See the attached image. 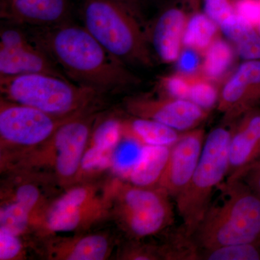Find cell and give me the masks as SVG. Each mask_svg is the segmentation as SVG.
I'll return each mask as SVG.
<instances>
[{
    "label": "cell",
    "instance_id": "obj_20",
    "mask_svg": "<svg viewBox=\"0 0 260 260\" xmlns=\"http://www.w3.org/2000/svg\"><path fill=\"white\" fill-rule=\"evenodd\" d=\"M223 34L234 43L238 54L243 59H260V35L245 20L240 17L234 19L224 29Z\"/></svg>",
    "mask_w": 260,
    "mask_h": 260
},
{
    "label": "cell",
    "instance_id": "obj_22",
    "mask_svg": "<svg viewBox=\"0 0 260 260\" xmlns=\"http://www.w3.org/2000/svg\"><path fill=\"white\" fill-rule=\"evenodd\" d=\"M144 146L134 138L122 134L120 141L113 151L112 172L127 179L139 160Z\"/></svg>",
    "mask_w": 260,
    "mask_h": 260
},
{
    "label": "cell",
    "instance_id": "obj_33",
    "mask_svg": "<svg viewBox=\"0 0 260 260\" xmlns=\"http://www.w3.org/2000/svg\"><path fill=\"white\" fill-rule=\"evenodd\" d=\"M259 172L256 173L255 175H254V179H253V182H254L256 188H257L258 190H259L260 193V168L258 169Z\"/></svg>",
    "mask_w": 260,
    "mask_h": 260
},
{
    "label": "cell",
    "instance_id": "obj_12",
    "mask_svg": "<svg viewBox=\"0 0 260 260\" xmlns=\"http://www.w3.org/2000/svg\"><path fill=\"white\" fill-rule=\"evenodd\" d=\"M1 18L13 23L45 28L68 23V0H1Z\"/></svg>",
    "mask_w": 260,
    "mask_h": 260
},
{
    "label": "cell",
    "instance_id": "obj_6",
    "mask_svg": "<svg viewBox=\"0 0 260 260\" xmlns=\"http://www.w3.org/2000/svg\"><path fill=\"white\" fill-rule=\"evenodd\" d=\"M231 133L217 127L205 138L204 146L194 174L180 194L175 198L183 231L191 237L211 204L214 189L221 184L229 169Z\"/></svg>",
    "mask_w": 260,
    "mask_h": 260
},
{
    "label": "cell",
    "instance_id": "obj_34",
    "mask_svg": "<svg viewBox=\"0 0 260 260\" xmlns=\"http://www.w3.org/2000/svg\"><path fill=\"white\" fill-rule=\"evenodd\" d=\"M259 23H260V22H259ZM259 30H260V27H259ZM259 32H260V30H259Z\"/></svg>",
    "mask_w": 260,
    "mask_h": 260
},
{
    "label": "cell",
    "instance_id": "obj_24",
    "mask_svg": "<svg viewBox=\"0 0 260 260\" xmlns=\"http://www.w3.org/2000/svg\"><path fill=\"white\" fill-rule=\"evenodd\" d=\"M122 137V122L114 117L104 119L95 124L90 140L89 146L113 153Z\"/></svg>",
    "mask_w": 260,
    "mask_h": 260
},
{
    "label": "cell",
    "instance_id": "obj_15",
    "mask_svg": "<svg viewBox=\"0 0 260 260\" xmlns=\"http://www.w3.org/2000/svg\"><path fill=\"white\" fill-rule=\"evenodd\" d=\"M186 23L184 13L177 8L166 10L157 20L152 32V44L164 62H172L179 58Z\"/></svg>",
    "mask_w": 260,
    "mask_h": 260
},
{
    "label": "cell",
    "instance_id": "obj_28",
    "mask_svg": "<svg viewBox=\"0 0 260 260\" xmlns=\"http://www.w3.org/2000/svg\"><path fill=\"white\" fill-rule=\"evenodd\" d=\"M122 259L131 260H167L165 246H150L134 244L126 246L121 251Z\"/></svg>",
    "mask_w": 260,
    "mask_h": 260
},
{
    "label": "cell",
    "instance_id": "obj_29",
    "mask_svg": "<svg viewBox=\"0 0 260 260\" xmlns=\"http://www.w3.org/2000/svg\"><path fill=\"white\" fill-rule=\"evenodd\" d=\"M205 14L218 25L236 13L231 0H203Z\"/></svg>",
    "mask_w": 260,
    "mask_h": 260
},
{
    "label": "cell",
    "instance_id": "obj_11",
    "mask_svg": "<svg viewBox=\"0 0 260 260\" xmlns=\"http://www.w3.org/2000/svg\"><path fill=\"white\" fill-rule=\"evenodd\" d=\"M205 138L202 129L189 130L181 135L171 147L169 160L157 187L174 198L180 194L198 167Z\"/></svg>",
    "mask_w": 260,
    "mask_h": 260
},
{
    "label": "cell",
    "instance_id": "obj_14",
    "mask_svg": "<svg viewBox=\"0 0 260 260\" xmlns=\"http://www.w3.org/2000/svg\"><path fill=\"white\" fill-rule=\"evenodd\" d=\"M44 251L49 259H107L112 254L113 241L104 233L56 237L48 239Z\"/></svg>",
    "mask_w": 260,
    "mask_h": 260
},
{
    "label": "cell",
    "instance_id": "obj_30",
    "mask_svg": "<svg viewBox=\"0 0 260 260\" xmlns=\"http://www.w3.org/2000/svg\"><path fill=\"white\" fill-rule=\"evenodd\" d=\"M164 87L166 91L174 99H189L190 90V80L182 76L169 77L164 80Z\"/></svg>",
    "mask_w": 260,
    "mask_h": 260
},
{
    "label": "cell",
    "instance_id": "obj_7",
    "mask_svg": "<svg viewBox=\"0 0 260 260\" xmlns=\"http://www.w3.org/2000/svg\"><path fill=\"white\" fill-rule=\"evenodd\" d=\"M169 195L157 186L112 182V210L116 221L135 239L155 235L169 226L174 211Z\"/></svg>",
    "mask_w": 260,
    "mask_h": 260
},
{
    "label": "cell",
    "instance_id": "obj_8",
    "mask_svg": "<svg viewBox=\"0 0 260 260\" xmlns=\"http://www.w3.org/2000/svg\"><path fill=\"white\" fill-rule=\"evenodd\" d=\"M78 115H51L34 108L2 98L0 103V140L1 153L3 154L1 158L3 160L2 166L24 152L42 145L52 136L63 123Z\"/></svg>",
    "mask_w": 260,
    "mask_h": 260
},
{
    "label": "cell",
    "instance_id": "obj_19",
    "mask_svg": "<svg viewBox=\"0 0 260 260\" xmlns=\"http://www.w3.org/2000/svg\"><path fill=\"white\" fill-rule=\"evenodd\" d=\"M122 134L134 138L143 145L168 147H172L181 135L158 121L140 117L122 122Z\"/></svg>",
    "mask_w": 260,
    "mask_h": 260
},
{
    "label": "cell",
    "instance_id": "obj_18",
    "mask_svg": "<svg viewBox=\"0 0 260 260\" xmlns=\"http://www.w3.org/2000/svg\"><path fill=\"white\" fill-rule=\"evenodd\" d=\"M171 147L145 145L138 162L128 177L130 184L153 187L157 184L169 160Z\"/></svg>",
    "mask_w": 260,
    "mask_h": 260
},
{
    "label": "cell",
    "instance_id": "obj_21",
    "mask_svg": "<svg viewBox=\"0 0 260 260\" xmlns=\"http://www.w3.org/2000/svg\"><path fill=\"white\" fill-rule=\"evenodd\" d=\"M217 26L206 15L197 13L186 23L182 44L197 51H206L214 41Z\"/></svg>",
    "mask_w": 260,
    "mask_h": 260
},
{
    "label": "cell",
    "instance_id": "obj_17",
    "mask_svg": "<svg viewBox=\"0 0 260 260\" xmlns=\"http://www.w3.org/2000/svg\"><path fill=\"white\" fill-rule=\"evenodd\" d=\"M260 83V61L248 60L239 67L224 85L219 109L229 116H235L245 100L249 87Z\"/></svg>",
    "mask_w": 260,
    "mask_h": 260
},
{
    "label": "cell",
    "instance_id": "obj_25",
    "mask_svg": "<svg viewBox=\"0 0 260 260\" xmlns=\"http://www.w3.org/2000/svg\"><path fill=\"white\" fill-rule=\"evenodd\" d=\"M254 242L249 244L222 246L212 250L203 251L200 254V259L207 260H258L260 254L257 249L253 245Z\"/></svg>",
    "mask_w": 260,
    "mask_h": 260
},
{
    "label": "cell",
    "instance_id": "obj_31",
    "mask_svg": "<svg viewBox=\"0 0 260 260\" xmlns=\"http://www.w3.org/2000/svg\"><path fill=\"white\" fill-rule=\"evenodd\" d=\"M234 9L239 17L251 25L259 23L260 0H237L234 3Z\"/></svg>",
    "mask_w": 260,
    "mask_h": 260
},
{
    "label": "cell",
    "instance_id": "obj_32",
    "mask_svg": "<svg viewBox=\"0 0 260 260\" xmlns=\"http://www.w3.org/2000/svg\"><path fill=\"white\" fill-rule=\"evenodd\" d=\"M200 59L197 50L186 47L178 58V68L184 74H192L199 68Z\"/></svg>",
    "mask_w": 260,
    "mask_h": 260
},
{
    "label": "cell",
    "instance_id": "obj_4",
    "mask_svg": "<svg viewBox=\"0 0 260 260\" xmlns=\"http://www.w3.org/2000/svg\"><path fill=\"white\" fill-rule=\"evenodd\" d=\"M0 90L7 100L56 116L89 112L101 93L65 78L44 73L1 76Z\"/></svg>",
    "mask_w": 260,
    "mask_h": 260
},
{
    "label": "cell",
    "instance_id": "obj_13",
    "mask_svg": "<svg viewBox=\"0 0 260 260\" xmlns=\"http://www.w3.org/2000/svg\"><path fill=\"white\" fill-rule=\"evenodd\" d=\"M112 183L105 194L88 203L60 211L47 213L42 229L47 234L82 232L112 213Z\"/></svg>",
    "mask_w": 260,
    "mask_h": 260
},
{
    "label": "cell",
    "instance_id": "obj_16",
    "mask_svg": "<svg viewBox=\"0 0 260 260\" xmlns=\"http://www.w3.org/2000/svg\"><path fill=\"white\" fill-rule=\"evenodd\" d=\"M260 148V116L241 123L231 133L229 142V177L236 175L252 160Z\"/></svg>",
    "mask_w": 260,
    "mask_h": 260
},
{
    "label": "cell",
    "instance_id": "obj_1",
    "mask_svg": "<svg viewBox=\"0 0 260 260\" xmlns=\"http://www.w3.org/2000/svg\"><path fill=\"white\" fill-rule=\"evenodd\" d=\"M30 39L78 84L99 93L131 83V75L85 27L68 23L36 28Z\"/></svg>",
    "mask_w": 260,
    "mask_h": 260
},
{
    "label": "cell",
    "instance_id": "obj_23",
    "mask_svg": "<svg viewBox=\"0 0 260 260\" xmlns=\"http://www.w3.org/2000/svg\"><path fill=\"white\" fill-rule=\"evenodd\" d=\"M234 60L231 46L221 39H215L207 49L203 61V73L210 80H218L226 73Z\"/></svg>",
    "mask_w": 260,
    "mask_h": 260
},
{
    "label": "cell",
    "instance_id": "obj_2",
    "mask_svg": "<svg viewBox=\"0 0 260 260\" xmlns=\"http://www.w3.org/2000/svg\"><path fill=\"white\" fill-rule=\"evenodd\" d=\"M95 119L90 111L72 118L47 141L5 162L4 168L12 174H34L61 186L75 185Z\"/></svg>",
    "mask_w": 260,
    "mask_h": 260
},
{
    "label": "cell",
    "instance_id": "obj_27",
    "mask_svg": "<svg viewBox=\"0 0 260 260\" xmlns=\"http://www.w3.org/2000/svg\"><path fill=\"white\" fill-rule=\"evenodd\" d=\"M21 236L13 234L0 227V259L20 260L25 259V250Z\"/></svg>",
    "mask_w": 260,
    "mask_h": 260
},
{
    "label": "cell",
    "instance_id": "obj_3",
    "mask_svg": "<svg viewBox=\"0 0 260 260\" xmlns=\"http://www.w3.org/2000/svg\"><path fill=\"white\" fill-rule=\"evenodd\" d=\"M221 186L220 198L210 204L191 236L200 254L222 246L253 243L260 236L259 198L246 191L239 179L229 178Z\"/></svg>",
    "mask_w": 260,
    "mask_h": 260
},
{
    "label": "cell",
    "instance_id": "obj_5",
    "mask_svg": "<svg viewBox=\"0 0 260 260\" xmlns=\"http://www.w3.org/2000/svg\"><path fill=\"white\" fill-rule=\"evenodd\" d=\"M84 27L114 57L148 61L133 0H84Z\"/></svg>",
    "mask_w": 260,
    "mask_h": 260
},
{
    "label": "cell",
    "instance_id": "obj_26",
    "mask_svg": "<svg viewBox=\"0 0 260 260\" xmlns=\"http://www.w3.org/2000/svg\"><path fill=\"white\" fill-rule=\"evenodd\" d=\"M188 100L191 101L205 110H208L214 107L218 102V92L215 87L206 80H191Z\"/></svg>",
    "mask_w": 260,
    "mask_h": 260
},
{
    "label": "cell",
    "instance_id": "obj_9",
    "mask_svg": "<svg viewBox=\"0 0 260 260\" xmlns=\"http://www.w3.org/2000/svg\"><path fill=\"white\" fill-rule=\"evenodd\" d=\"M44 73L64 78L54 60L30 38L16 28L0 34V76Z\"/></svg>",
    "mask_w": 260,
    "mask_h": 260
},
{
    "label": "cell",
    "instance_id": "obj_10",
    "mask_svg": "<svg viewBox=\"0 0 260 260\" xmlns=\"http://www.w3.org/2000/svg\"><path fill=\"white\" fill-rule=\"evenodd\" d=\"M126 109L136 117L158 121L178 132L196 129L207 116V110L186 99L132 98Z\"/></svg>",
    "mask_w": 260,
    "mask_h": 260
}]
</instances>
